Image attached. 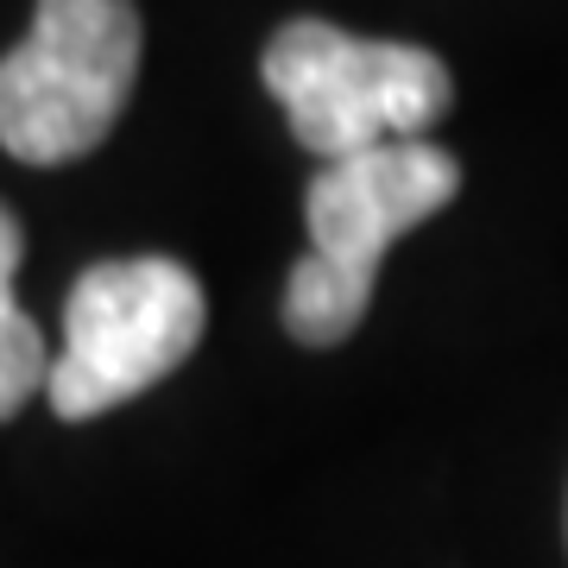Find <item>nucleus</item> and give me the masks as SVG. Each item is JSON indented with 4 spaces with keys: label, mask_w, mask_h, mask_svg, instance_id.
<instances>
[{
    "label": "nucleus",
    "mask_w": 568,
    "mask_h": 568,
    "mask_svg": "<svg viewBox=\"0 0 568 568\" xmlns=\"http://www.w3.org/2000/svg\"><path fill=\"white\" fill-rule=\"evenodd\" d=\"M462 190V164L429 140H386L323 159L310 178V253L284 284V328L304 347H335L366 323L379 260L398 234L443 215Z\"/></svg>",
    "instance_id": "nucleus-1"
},
{
    "label": "nucleus",
    "mask_w": 568,
    "mask_h": 568,
    "mask_svg": "<svg viewBox=\"0 0 568 568\" xmlns=\"http://www.w3.org/2000/svg\"><path fill=\"white\" fill-rule=\"evenodd\" d=\"M260 77L284 121L316 159H347L386 140H424L455 102L448 63L424 44L361 39L328 20H291L272 32Z\"/></svg>",
    "instance_id": "nucleus-2"
},
{
    "label": "nucleus",
    "mask_w": 568,
    "mask_h": 568,
    "mask_svg": "<svg viewBox=\"0 0 568 568\" xmlns=\"http://www.w3.org/2000/svg\"><path fill=\"white\" fill-rule=\"evenodd\" d=\"M209 304L196 272L164 253L102 260L70 284L63 304V347L51 361L44 398L63 424L108 417L140 398L145 386L171 379L203 342Z\"/></svg>",
    "instance_id": "nucleus-3"
},
{
    "label": "nucleus",
    "mask_w": 568,
    "mask_h": 568,
    "mask_svg": "<svg viewBox=\"0 0 568 568\" xmlns=\"http://www.w3.org/2000/svg\"><path fill=\"white\" fill-rule=\"evenodd\" d=\"M140 77L133 0H39L0 58V145L20 164H70L114 133Z\"/></svg>",
    "instance_id": "nucleus-4"
},
{
    "label": "nucleus",
    "mask_w": 568,
    "mask_h": 568,
    "mask_svg": "<svg viewBox=\"0 0 568 568\" xmlns=\"http://www.w3.org/2000/svg\"><path fill=\"white\" fill-rule=\"evenodd\" d=\"M20 253H26V234H20V222L0 209V424L20 417V405L32 398V392H44V379H51L39 323H32V316L20 310V297H13Z\"/></svg>",
    "instance_id": "nucleus-5"
}]
</instances>
